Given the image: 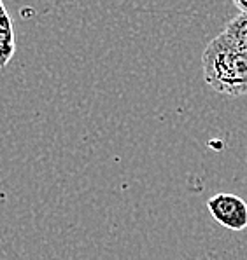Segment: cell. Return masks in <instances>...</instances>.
I'll list each match as a JSON object with an SVG mask.
<instances>
[{
    "instance_id": "cell-1",
    "label": "cell",
    "mask_w": 247,
    "mask_h": 260,
    "mask_svg": "<svg viewBox=\"0 0 247 260\" xmlns=\"http://www.w3.org/2000/svg\"><path fill=\"white\" fill-rule=\"evenodd\" d=\"M204 79L219 94L240 98L247 94V51L228 35L219 34L202 54Z\"/></svg>"
},
{
    "instance_id": "cell-2",
    "label": "cell",
    "mask_w": 247,
    "mask_h": 260,
    "mask_svg": "<svg viewBox=\"0 0 247 260\" xmlns=\"http://www.w3.org/2000/svg\"><path fill=\"white\" fill-rule=\"evenodd\" d=\"M207 208L219 225L230 231L247 229V203L238 196L219 192L207 201Z\"/></svg>"
},
{
    "instance_id": "cell-3",
    "label": "cell",
    "mask_w": 247,
    "mask_h": 260,
    "mask_svg": "<svg viewBox=\"0 0 247 260\" xmlns=\"http://www.w3.org/2000/svg\"><path fill=\"white\" fill-rule=\"evenodd\" d=\"M16 53L14 25L6 6L0 2V70H6Z\"/></svg>"
},
{
    "instance_id": "cell-4",
    "label": "cell",
    "mask_w": 247,
    "mask_h": 260,
    "mask_svg": "<svg viewBox=\"0 0 247 260\" xmlns=\"http://www.w3.org/2000/svg\"><path fill=\"white\" fill-rule=\"evenodd\" d=\"M223 34L228 35L238 47L247 51V14L240 13L238 16H235L232 21H228V25L225 26Z\"/></svg>"
},
{
    "instance_id": "cell-5",
    "label": "cell",
    "mask_w": 247,
    "mask_h": 260,
    "mask_svg": "<svg viewBox=\"0 0 247 260\" xmlns=\"http://www.w3.org/2000/svg\"><path fill=\"white\" fill-rule=\"evenodd\" d=\"M235 7H237L240 13H244V14H247V0H235Z\"/></svg>"
}]
</instances>
